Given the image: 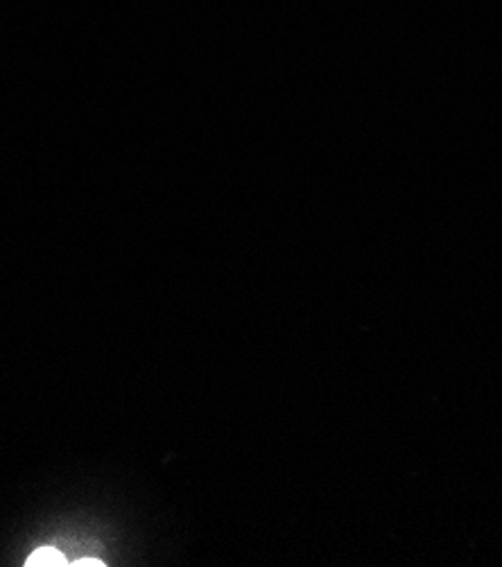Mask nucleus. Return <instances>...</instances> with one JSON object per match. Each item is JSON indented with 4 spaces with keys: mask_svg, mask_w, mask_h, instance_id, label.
Segmentation results:
<instances>
[{
    "mask_svg": "<svg viewBox=\"0 0 502 567\" xmlns=\"http://www.w3.org/2000/svg\"><path fill=\"white\" fill-rule=\"evenodd\" d=\"M25 565H28V567H62V565H71V563L66 560V556H64L60 549H54V547H41V549H37L34 554L28 556Z\"/></svg>",
    "mask_w": 502,
    "mask_h": 567,
    "instance_id": "obj_1",
    "label": "nucleus"
},
{
    "mask_svg": "<svg viewBox=\"0 0 502 567\" xmlns=\"http://www.w3.org/2000/svg\"><path fill=\"white\" fill-rule=\"evenodd\" d=\"M71 565H82V567H104V563L102 560H98V558H80V560H75V563H71Z\"/></svg>",
    "mask_w": 502,
    "mask_h": 567,
    "instance_id": "obj_2",
    "label": "nucleus"
}]
</instances>
